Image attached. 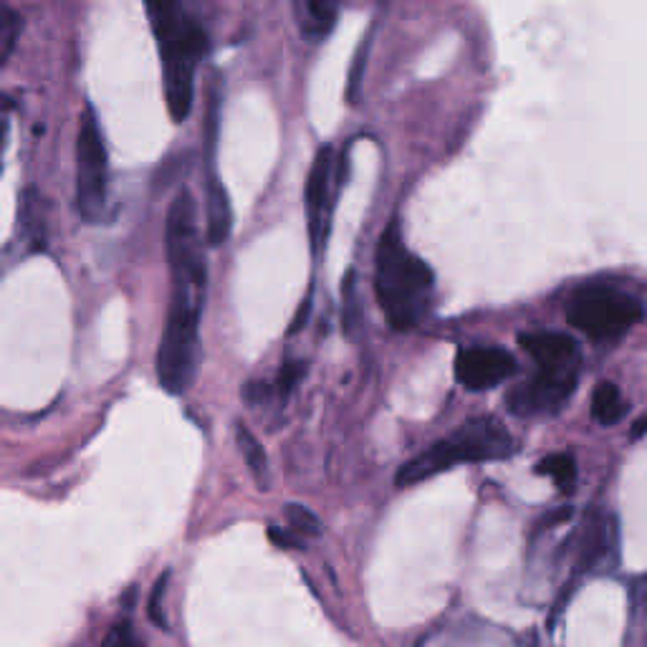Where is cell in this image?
I'll return each mask as SVG.
<instances>
[{
    "mask_svg": "<svg viewBox=\"0 0 647 647\" xmlns=\"http://www.w3.org/2000/svg\"><path fill=\"white\" fill-rule=\"evenodd\" d=\"M165 243L173 276V301L157 349V377L170 394H183L201 370V319L208 289L205 240L197 226V205L187 191L170 205Z\"/></svg>",
    "mask_w": 647,
    "mask_h": 647,
    "instance_id": "cell-1",
    "label": "cell"
},
{
    "mask_svg": "<svg viewBox=\"0 0 647 647\" xmlns=\"http://www.w3.org/2000/svg\"><path fill=\"white\" fill-rule=\"evenodd\" d=\"M155 35L162 64V89L173 122H185L193 110L195 76L210 49L208 31L183 0H142Z\"/></svg>",
    "mask_w": 647,
    "mask_h": 647,
    "instance_id": "cell-2",
    "label": "cell"
},
{
    "mask_svg": "<svg viewBox=\"0 0 647 647\" xmlns=\"http://www.w3.org/2000/svg\"><path fill=\"white\" fill-rule=\"evenodd\" d=\"M374 291L390 327L398 331L415 329L433 309V268L404 246L398 220L390 223L377 246Z\"/></svg>",
    "mask_w": 647,
    "mask_h": 647,
    "instance_id": "cell-3",
    "label": "cell"
},
{
    "mask_svg": "<svg viewBox=\"0 0 647 647\" xmlns=\"http://www.w3.org/2000/svg\"><path fill=\"white\" fill-rule=\"evenodd\" d=\"M511 453H514V438L503 428V422L491 415H481L458 428L451 438L438 440L428 451L404 463L394 481L404 489V485H415L438 473L451 471L458 463L503 461Z\"/></svg>",
    "mask_w": 647,
    "mask_h": 647,
    "instance_id": "cell-4",
    "label": "cell"
},
{
    "mask_svg": "<svg viewBox=\"0 0 647 647\" xmlns=\"http://www.w3.org/2000/svg\"><path fill=\"white\" fill-rule=\"evenodd\" d=\"M643 317V301L609 284L582 286L566 304V321L595 341L619 339Z\"/></svg>",
    "mask_w": 647,
    "mask_h": 647,
    "instance_id": "cell-5",
    "label": "cell"
},
{
    "mask_svg": "<svg viewBox=\"0 0 647 647\" xmlns=\"http://www.w3.org/2000/svg\"><path fill=\"white\" fill-rule=\"evenodd\" d=\"M110 203V155L94 106H84L76 137V208L86 223L106 220Z\"/></svg>",
    "mask_w": 647,
    "mask_h": 647,
    "instance_id": "cell-6",
    "label": "cell"
},
{
    "mask_svg": "<svg viewBox=\"0 0 647 647\" xmlns=\"http://www.w3.org/2000/svg\"><path fill=\"white\" fill-rule=\"evenodd\" d=\"M341 177H345V157L331 145H324L311 162L307 179V230L314 258H321L327 250Z\"/></svg>",
    "mask_w": 647,
    "mask_h": 647,
    "instance_id": "cell-7",
    "label": "cell"
},
{
    "mask_svg": "<svg viewBox=\"0 0 647 647\" xmlns=\"http://www.w3.org/2000/svg\"><path fill=\"white\" fill-rule=\"evenodd\" d=\"M218 122H220V94L213 92L208 99V114H205V243L223 246L233 228L230 197L218 177L215 165V145H218Z\"/></svg>",
    "mask_w": 647,
    "mask_h": 647,
    "instance_id": "cell-8",
    "label": "cell"
},
{
    "mask_svg": "<svg viewBox=\"0 0 647 647\" xmlns=\"http://www.w3.org/2000/svg\"><path fill=\"white\" fill-rule=\"evenodd\" d=\"M579 370H538L532 380L509 392L506 408L518 418L554 415L577 390Z\"/></svg>",
    "mask_w": 647,
    "mask_h": 647,
    "instance_id": "cell-9",
    "label": "cell"
},
{
    "mask_svg": "<svg viewBox=\"0 0 647 647\" xmlns=\"http://www.w3.org/2000/svg\"><path fill=\"white\" fill-rule=\"evenodd\" d=\"M516 372V359L501 347H469L455 357V377L465 390L483 392L499 388Z\"/></svg>",
    "mask_w": 647,
    "mask_h": 647,
    "instance_id": "cell-10",
    "label": "cell"
},
{
    "mask_svg": "<svg viewBox=\"0 0 647 647\" xmlns=\"http://www.w3.org/2000/svg\"><path fill=\"white\" fill-rule=\"evenodd\" d=\"M518 345L538 364V370H579L582 367L579 345L569 335L534 331V335H521Z\"/></svg>",
    "mask_w": 647,
    "mask_h": 647,
    "instance_id": "cell-11",
    "label": "cell"
},
{
    "mask_svg": "<svg viewBox=\"0 0 647 647\" xmlns=\"http://www.w3.org/2000/svg\"><path fill=\"white\" fill-rule=\"evenodd\" d=\"M341 0H294V16L307 41L319 43L335 31L339 21Z\"/></svg>",
    "mask_w": 647,
    "mask_h": 647,
    "instance_id": "cell-12",
    "label": "cell"
},
{
    "mask_svg": "<svg viewBox=\"0 0 647 647\" xmlns=\"http://www.w3.org/2000/svg\"><path fill=\"white\" fill-rule=\"evenodd\" d=\"M627 415V402L613 382H602L592 392V418L599 425H617Z\"/></svg>",
    "mask_w": 647,
    "mask_h": 647,
    "instance_id": "cell-13",
    "label": "cell"
},
{
    "mask_svg": "<svg viewBox=\"0 0 647 647\" xmlns=\"http://www.w3.org/2000/svg\"><path fill=\"white\" fill-rule=\"evenodd\" d=\"M609 544V524L605 516H592L584 524V538L579 546V566L582 569H592L607 552Z\"/></svg>",
    "mask_w": 647,
    "mask_h": 647,
    "instance_id": "cell-14",
    "label": "cell"
},
{
    "mask_svg": "<svg viewBox=\"0 0 647 647\" xmlns=\"http://www.w3.org/2000/svg\"><path fill=\"white\" fill-rule=\"evenodd\" d=\"M536 471L542 475H550V479L556 483L559 491H572L574 483H577V463L569 453H554L546 455L544 461H538Z\"/></svg>",
    "mask_w": 647,
    "mask_h": 647,
    "instance_id": "cell-15",
    "label": "cell"
},
{
    "mask_svg": "<svg viewBox=\"0 0 647 647\" xmlns=\"http://www.w3.org/2000/svg\"><path fill=\"white\" fill-rule=\"evenodd\" d=\"M21 31L23 16L18 13L11 3L0 0V69H3L6 61L11 59L16 43L21 39Z\"/></svg>",
    "mask_w": 647,
    "mask_h": 647,
    "instance_id": "cell-16",
    "label": "cell"
},
{
    "mask_svg": "<svg viewBox=\"0 0 647 647\" xmlns=\"http://www.w3.org/2000/svg\"><path fill=\"white\" fill-rule=\"evenodd\" d=\"M238 445H240V453L246 458L250 475L258 481L260 489H266L268 483V461H266V451L264 445L258 443V438H254V433H248L246 428L238 425Z\"/></svg>",
    "mask_w": 647,
    "mask_h": 647,
    "instance_id": "cell-17",
    "label": "cell"
},
{
    "mask_svg": "<svg viewBox=\"0 0 647 647\" xmlns=\"http://www.w3.org/2000/svg\"><path fill=\"white\" fill-rule=\"evenodd\" d=\"M286 516V524H289V532H294L296 536H319L321 534V521L319 516L309 511L307 506H301V503H289L284 511Z\"/></svg>",
    "mask_w": 647,
    "mask_h": 647,
    "instance_id": "cell-18",
    "label": "cell"
},
{
    "mask_svg": "<svg viewBox=\"0 0 647 647\" xmlns=\"http://www.w3.org/2000/svg\"><path fill=\"white\" fill-rule=\"evenodd\" d=\"M307 370H309V364L304 362V359H291V362H286L281 370H278L276 382H271V388L281 394V398H289V394L296 390V384L307 377Z\"/></svg>",
    "mask_w": 647,
    "mask_h": 647,
    "instance_id": "cell-19",
    "label": "cell"
},
{
    "mask_svg": "<svg viewBox=\"0 0 647 647\" xmlns=\"http://www.w3.org/2000/svg\"><path fill=\"white\" fill-rule=\"evenodd\" d=\"M102 647H140V637L130 623H120L106 633Z\"/></svg>",
    "mask_w": 647,
    "mask_h": 647,
    "instance_id": "cell-20",
    "label": "cell"
},
{
    "mask_svg": "<svg viewBox=\"0 0 647 647\" xmlns=\"http://www.w3.org/2000/svg\"><path fill=\"white\" fill-rule=\"evenodd\" d=\"M167 579H170V574L165 572L162 577L157 579L155 584V592H152V599H150V619L152 623H157L162 630H167V619L165 615H162V595H165V589H167Z\"/></svg>",
    "mask_w": 647,
    "mask_h": 647,
    "instance_id": "cell-21",
    "label": "cell"
},
{
    "mask_svg": "<svg viewBox=\"0 0 647 647\" xmlns=\"http://www.w3.org/2000/svg\"><path fill=\"white\" fill-rule=\"evenodd\" d=\"M268 538L281 550H301V538L294 532H281V528H268Z\"/></svg>",
    "mask_w": 647,
    "mask_h": 647,
    "instance_id": "cell-22",
    "label": "cell"
},
{
    "mask_svg": "<svg viewBox=\"0 0 647 647\" xmlns=\"http://www.w3.org/2000/svg\"><path fill=\"white\" fill-rule=\"evenodd\" d=\"M6 142H8V124L0 120V170H3V152H6Z\"/></svg>",
    "mask_w": 647,
    "mask_h": 647,
    "instance_id": "cell-23",
    "label": "cell"
},
{
    "mask_svg": "<svg viewBox=\"0 0 647 647\" xmlns=\"http://www.w3.org/2000/svg\"><path fill=\"white\" fill-rule=\"evenodd\" d=\"M643 430H647V418H645V420H640V422H637L635 433H637V435H640V433H643Z\"/></svg>",
    "mask_w": 647,
    "mask_h": 647,
    "instance_id": "cell-24",
    "label": "cell"
},
{
    "mask_svg": "<svg viewBox=\"0 0 647 647\" xmlns=\"http://www.w3.org/2000/svg\"><path fill=\"white\" fill-rule=\"evenodd\" d=\"M645 602H647V597H645Z\"/></svg>",
    "mask_w": 647,
    "mask_h": 647,
    "instance_id": "cell-25",
    "label": "cell"
}]
</instances>
